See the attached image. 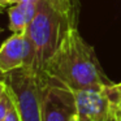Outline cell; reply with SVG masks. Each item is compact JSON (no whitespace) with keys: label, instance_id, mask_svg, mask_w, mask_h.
Returning <instances> with one entry per match:
<instances>
[{"label":"cell","instance_id":"6da1fadb","mask_svg":"<svg viewBox=\"0 0 121 121\" xmlns=\"http://www.w3.org/2000/svg\"><path fill=\"white\" fill-rule=\"evenodd\" d=\"M46 74L73 91L113 83L103 70L94 47L83 39L78 27L68 29L48 61Z\"/></svg>","mask_w":121,"mask_h":121},{"label":"cell","instance_id":"7a4b0ae2","mask_svg":"<svg viewBox=\"0 0 121 121\" xmlns=\"http://www.w3.org/2000/svg\"><path fill=\"white\" fill-rule=\"evenodd\" d=\"M69 25L66 20L51 5L48 0H40L35 16L25 33L29 43V59L24 68H29L40 77H47L46 68L59 46L61 44Z\"/></svg>","mask_w":121,"mask_h":121},{"label":"cell","instance_id":"3957f363","mask_svg":"<svg viewBox=\"0 0 121 121\" xmlns=\"http://www.w3.org/2000/svg\"><path fill=\"white\" fill-rule=\"evenodd\" d=\"M1 78L13 96L21 121H42V92L48 76L40 77L31 69L21 68Z\"/></svg>","mask_w":121,"mask_h":121},{"label":"cell","instance_id":"277c9868","mask_svg":"<svg viewBox=\"0 0 121 121\" xmlns=\"http://www.w3.org/2000/svg\"><path fill=\"white\" fill-rule=\"evenodd\" d=\"M74 92L63 83L50 78L42 92V121H74Z\"/></svg>","mask_w":121,"mask_h":121},{"label":"cell","instance_id":"5b68a950","mask_svg":"<svg viewBox=\"0 0 121 121\" xmlns=\"http://www.w3.org/2000/svg\"><path fill=\"white\" fill-rule=\"evenodd\" d=\"M74 121H111L116 108L108 94L107 86L76 90Z\"/></svg>","mask_w":121,"mask_h":121},{"label":"cell","instance_id":"8992f818","mask_svg":"<svg viewBox=\"0 0 121 121\" xmlns=\"http://www.w3.org/2000/svg\"><path fill=\"white\" fill-rule=\"evenodd\" d=\"M29 59V43L25 34H14L0 46V76L26 66Z\"/></svg>","mask_w":121,"mask_h":121},{"label":"cell","instance_id":"52a82bcc","mask_svg":"<svg viewBox=\"0 0 121 121\" xmlns=\"http://www.w3.org/2000/svg\"><path fill=\"white\" fill-rule=\"evenodd\" d=\"M48 1L66 20L69 27H78L79 0H48Z\"/></svg>","mask_w":121,"mask_h":121},{"label":"cell","instance_id":"ba28073f","mask_svg":"<svg viewBox=\"0 0 121 121\" xmlns=\"http://www.w3.org/2000/svg\"><path fill=\"white\" fill-rule=\"evenodd\" d=\"M8 17H9L8 27L12 33H14V34H25L26 33L27 26H29L31 20L27 17V14L25 13L24 8L18 3L9 7Z\"/></svg>","mask_w":121,"mask_h":121},{"label":"cell","instance_id":"9c48e42d","mask_svg":"<svg viewBox=\"0 0 121 121\" xmlns=\"http://www.w3.org/2000/svg\"><path fill=\"white\" fill-rule=\"evenodd\" d=\"M13 104H14L13 96H12L8 86H7L5 94H4V96L1 98V100H0V121H4V118H5L7 115L9 113L11 108L13 107Z\"/></svg>","mask_w":121,"mask_h":121},{"label":"cell","instance_id":"30bf717a","mask_svg":"<svg viewBox=\"0 0 121 121\" xmlns=\"http://www.w3.org/2000/svg\"><path fill=\"white\" fill-rule=\"evenodd\" d=\"M107 90H108V94H109L113 104H115L116 112H118L121 115V82L120 83H115L113 82L112 85H108Z\"/></svg>","mask_w":121,"mask_h":121},{"label":"cell","instance_id":"8fae6325","mask_svg":"<svg viewBox=\"0 0 121 121\" xmlns=\"http://www.w3.org/2000/svg\"><path fill=\"white\" fill-rule=\"evenodd\" d=\"M4 121H21L18 109H17V107H16V103H14L13 107L11 108V111H9V113L7 115V117L4 118Z\"/></svg>","mask_w":121,"mask_h":121},{"label":"cell","instance_id":"7c38bea8","mask_svg":"<svg viewBox=\"0 0 121 121\" xmlns=\"http://www.w3.org/2000/svg\"><path fill=\"white\" fill-rule=\"evenodd\" d=\"M20 0H0V7L1 8H5V7H11V5H14L17 4Z\"/></svg>","mask_w":121,"mask_h":121},{"label":"cell","instance_id":"4fadbf2b","mask_svg":"<svg viewBox=\"0 0 121 121\" xmlns=\"http://www.w3.org/2000/svg\"><path fill=\"white\" fill-rule=\"evenodd\" d=\"M5 91H7V83H5V81H4L3 78H0V100H1V98L4 96Z\"/></svg>","mask_w":121,"mask_h":121},{"label":"cell","instance_id":"5bb4252c","mask_svg":"<svg viewBox=\"0 0 121 121\" xmlns=\"http://www.w3.org/2000/svg\"><path fill=\"white\" fill-rule=\"evenodd\" d=\"M111 121H121V115H120L118 112H115V115L112 116Z\"/></svg>","mask_w":121,"mask_h":121}]
</instances>
